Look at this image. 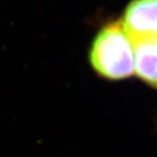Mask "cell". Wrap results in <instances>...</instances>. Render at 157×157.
Returning a JSON list of instances; mask_svg holds the SVG:
<instances>
[{
	"instance_id": "obj_3",
	"label": "cell",
	"mask_w": 157,
	"mask_h": 157,
	"mask_svg": "<svg viewBox=\"0 0 157 157\" xmlns=\"http://www.w3.org/2000/svg\"><path fill=\"white\" fill-rule=\"evenodd\" d=\"M131 40L134 48V72L143 81L157 88V36Z\"/></svg>"
},
{
	"instance_id": "obj_1",
	"label": "cell",
	"mask_w": 157,
	"mask_h": 157,
	"mask_svg": "<svg viewBox=\"0 0 157 157\" xmlns=\"http://www.w3.org/2000/svg\"><path fill=\"white\" fill-rule=\"evenodd\" d=\"M90 59L95 71L109 80H121L134 73L133 43L121 23H111L98 33Z\"/></svg>"
},
{
	"instance_id": "obj_2",
	"label": "cell",
	"mask_w": 157,
	"mask_h": 157,
	"mask_svg": "<svg viewBox=\"0 0 157 157\" xmlns=\"http://www.w3.org/2000/svg\"><path fill=\"white\" fill-rule=\"evenodd\" d=\"M121 24L131 39L157 36V0H134L125 10Z\"/></svg>"
}]
</instances>
